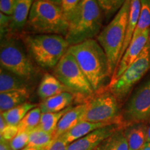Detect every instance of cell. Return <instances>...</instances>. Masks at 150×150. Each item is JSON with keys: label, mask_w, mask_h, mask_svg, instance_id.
<instances>
[{"label": "cell", "mask_w": 150, "mask_h": 150, "mask_svg": "<svg viewBox=\"0 0 150 150\" xmlns=\"http://www.w3.org/2000/svg\"><path fill=\"white\" fill-rule=\"evenodd\" d=\"M68 52L74 57L95 92L102 89L110 75L107 56L97 40L89 39L72 45Z\"/></svg>", "instance_id": "1"}, {"label": "cell", "mask_w": 150, "mask_h": 150, "mask_svg": "<svg viewBox=\"0 0 150 150\" xmlns=\"http://www.w3.org/2000/svg\"><path fill=\"white\" fill-rule=\"evenodd\" d=\"M103 16L97 0H81L68 21L65 38L70 47L97 37L102 29Z\"/></svg>", "instance_id": "2"}, {"label": "cell", "mask_w": 150, "mask_h": 150, "mask_svg": "<svg viewBox=\"0 0 150 150\" xmlns=\"http://www.w3.org/2000/svg\"><path fill=\"white\" fill-rule=\"evenodd\" d=\"M20 38L30 57L45 69H54L70 47L65 38L60 35L23 33Z\"/></svg>", "instance_id": "3"}, {"label": "cell", "mask_w": 150, "mask_h": 150, "mask_svg": "<svg viewBox=\"0 0 150 150\" xmlns=\"http://www.w3.org/2000/svg\"><path fill=\"white\" fill-rule=\"evenodd\" d=\"M130 6L131 0H126L113 19L97 36V42L102 46L107 56L111 78L120 61L122 50L126 36Z\"/></svg>", "instance_id": "4"}, {"label": "cell", "mask_w": 150, "mask_h": 150, "mask_svg": "<svg viewBox=\"0 0 150 150\" xmlns=\"http://www.w3.org/2000/svg\"><path fill=\"white\" fill-rule=\"evenodd\" d=\"M27 26L36 34H56L65 37L69 24L60 5L47 0H35Z\"/></svg>", "instance_id": "5"}, {"label": "cell", "mask_w": 150, "mask_h": 150, "mask_svg": "<svg viewBox=\"0 0 150 150\" xmlns=\"http://www.w3.org/2000/svg\"><path fill=\"white\" fill-rule=\"evenodd\" d=\"M1 67L28 82L37 76V69L29 54L15 38L6 35L1 39Z\"/></svg>", "instance_id": "6"}, {"label": "cell", "mask_w": 150, "mask_h": 150, "mask_svg": "<svg viewBox=\"0 0 150 150\" xmlns=\"http://www.w3.org/2000/svg\"><path fill=\"white\" fill-rule=\"evenodd\" d=\"M54 75L71 93L86 97H91L95 93L74 57L68 50L54 68Z\"/></svg>", "instance_id": "7"}, {"label": "cell", "mask_w": 150, "mask_h": 150, "mask_svg": "<svg viewBox=\"0 0 150 150\" xmlns=\"http://www.w3.org/2000/svg\"><path fill=\"white\" fill-rule=\"evenodd\" d=\"M85 104V111L81 122L117 123L119 114L118 99L108 88L107 90H99L98 93L92 95Z\"/></svg>", "instance_id": "8"}, {"label": "cell", "mask_w": 150, "mask_h": 150, "mask_svg": "<svg viewBox=\"0 0 150 150\" xmlns=\"http://www.w3.org/2000/svg\"><path fill=\"white\" fill-rule=\"evenodd\" d=\"M150 69V51L148 45L134 63L115 80L110 81L108 89L118 100H122L128 95L131 89Z\"/></svg>", "instance_id": "9"}, {"label": "cell", "mask_w": 150, "mask_h": 150, "mask_svg": "<svg viewBox=\"0 0 150 150\" xmlns=\"http://www.w3.org/2000/svg\"><path fill=\"white\" fill-rule=\"evenodd\" d=\"M150 118V79L137 89L124 109L123 121L129 125L142 123Z\"/></svg>", "instance_id": "10"}, {"label": "cell", "mask_w": 150, "mask_h": 150, "mask_svg": "<svg viewBox=\"0 0 150 150\" xmlns=\"http://www.w3.org/2000/svg\"><path fill=\"white\" fill-rule=\"evenodd\" d=\"M117 123L101 127L68 145L67 150H95L117 131Z\"/></svg>", "instance_id": "11"}, {"label": "cell", "mask_w": 150, "mask_h": 150, "mask_svg": "<svg viewBox=\"0 0 150 150\" xmlns=\"http://www.w3.org/2000/svg\"><path fill=\"white\" fill-rule=\"evenodd\" d=\"M149 31L150 29L146 30L145 32L138 35L136 38L131 41L125 54L122 56L117 68L112 75V78L110 79V81L115 80L116 79L120 76L123 72L138 59L143 49L147 45Z\"/></svg>", "instance_id": "12"}, {"label": "cell", "mask_w": 150, "mask_h": 150, "mask_svg": "<svg viewBox=\"0 0 150 150\" xmlns=\"http://www.w3.org/2000/svg\"><path fill=\"white\" fill-rule=\"evenodd\" d=\"M35 0H16L9 33L21 31L27 25L31 7Z\"/></svg>", "instance_id": "13"}, {"label": "cell", "mask_w": 150, "mask_h": 150, "mask_svg": "<svg viewBox=\"0 0 150 150\" xmlns=\"http://www.w3.org/2000/svg\"><path fill=\"white\" fill-rule=\"evenodd\" d=\"M86 108V104H79L74 107H71L64 114L58 124L54 134V138H59L67 131L70 130L81 121V117Z\"/></svg>", "instance_id": "14"}, {"label": "cell", "mask_w": 150, "mask_h": 150, "mask_svg": "<svg viewBox=\"0 0 150 150\" xmlns=\"http://www.w3.org/2000/svg\"><path fill=\"white\" fill-rule=\"evenodd\" d=\"M63 92L70 91L54 74L45 73L43 75L38 88V95L40 99L45 100Z\"/></svg>", "instance_id": "15"}, {"label": "cell", "mask_w": 150, "mask_h": 150, "mask_svg": "<svg viewBox=\"0 0 150 150\" xmlns=\"http://www.w3.org/2000/svg\"><path fill=\"white\" fill-rule=\"evenodd\" d=\"M74 99V95L71 92H63L58 95L45 99L40 106L42 113L58 112L70 107Z\"/></svg>", "instance_id": "16"}, {"label": "cell", "mask_w": 150, "mask_h": 150, "mask_svg": "<svg viewBox=\"0 0 150 150\" xmlns=\"http://www.w3.org/2000/svg\"><path fill=\"white\" fill-rule=\"evenodd\" d=\"M115 123L110 122H99L94 123L90 122L82 121L77 124L76 126L71 129L70 130L67 131L65 134L62 135L61 136L68 145L72 143L75 140L79 139L82 137L86 136L87 134L91 133L92 131L96 130L97 129L107 126V125H112Z\"/></svg>", "instance_id": "17"}, {"label": "cell", "mask_w": 150, "mask_h": 150, "mask_svg": "<svg viewBox=\"0 0 150 150\" xmlns=\"http://www.w3.org/2000/svg\"><path fill=\"white\" fill-rule=\"evenodd\" d=\"M147 127L142 123L131 125L125 131L129 150H140L147 143Z\"/></svg>", "instance_id": "18"}, {"label": "cell", "mask_w": 150, "mask_h": 150, "mask_svg": "<svg viewBox=\"0 0 150 150\" xmlns=\"http://www.w3.org/2000/svg\"><path fill=\"white\" fill-rule=\"evenodd\" d=\"M29 82L2 67L0 68V93L19 90H29Z\"/></svg>", "instance_id": "19"}, {"label": "cell", "mask_w": 150, "mask_h": 150, "mask_svg": "<svg viewBox=\"0 0 150 150\" xmlns=\"http://www.w3.org/2000/svg\"><path fill=\"white\" fill-rule=\"evenodd\" d=\"M29 96V90H19L0 93L1 112L7 111L27 102Z\"/></svg>", "instance_id": "20"}, {"label": "cell", "mask_w": 150, "mask_h": 150, "mask_svg": "<svg viewBox=\"0 0 150 150\" xmlns=\"http://www.w3.org/2000/svg\"><path fill=\"white\" fill-rule=\"evenodd\" d=\"M140 8H141V1L140 0H131L130 11H129L128 23H127L126 36H125V40L124 42L122 50L120 59L123 54H125L127 47L130 45L131 41H132L135 30L136 29L138 19H139Z\"/></svg>", "instance_id": "21"}, {"label": "cell", "mask_w": 150, "mask_h": 150, "mask_svg": "<svg viewBox=\"0 0 150 150\" xmlns=\"http://www.w3.org/2000/svg\"><path fill=\"white\" fill-rule=\"evenodd\" d=\"M34 108H35V104L30 102H25L12 109L1 112V114L3 115L7 125L18 126L27 112Z\"/></svg>", "instance_id": "22"}, {"label": "cell", "mask_w": 150, "mask_h": 150, "mask_svg": "<svg viewBox=\"0 0 150 150\" xmlns=\"http://www.w3.org/2000/svg\"><path fill=\"white\" fill-rule=\"evenodd\" d=\"M97 150H129L125 131L118 129L105 140Z\"/></svg>", "instance_id": "23"}, {"label": "cell", "mask_w": 150, "mask_h": 150, "mask_svg": "<svg viewBox=\"0 0 150 150\" xmlns=\"http://www.w3.org/2000/svg\"><path fill=\"white\" fill-rule=\"evenodd\" d=\"M71 107L72 106H70V107L67 108L66 109L58 112L42 113L40 123L37 127L48 133V134L54 135L60 120L64 115L65 112L70 109Z\"/></svg>", "instance_id": "24"}, {"label": "cell", "mask_w": 150, "mask_h": 150, "mask_svg": "<svg viewBox=\"0 0 150 150\" xmlns=\"http://www.w3.org/2000/svg\"><path fill=\"white\" fill-rule=\"evenodd\" d=\"M53 140V134H48L38 127H36L29 132V139L27 147L45 149Z\"/></svg>", "instance_id": "25"}, {"label": "cell", "mask_w": 150, "mask_h": 150, "mask_svg": "<svg viewBox=\"0 0 150 150\" xmlns=\"http://www.w3.org/2000/svg\"><path fill=\"white\" fill-rule=\"evenodd\" d=\"M140 1H141V8H140L139 19L132 40L145 32L146 30L150 29V0H140Z\"/></svg>", "instance_id": "26"}, {"label": "cell", "mask_w": 150, "mask_h": 150, "mask_svg": "<svg viewBox=\"0 0 150 150\" xmlns=\"http://www.w3.org/2000/svg\"><path fill=\"white\" fill-rule=\"evenodd\" d=\"M41 112L40 107H35L27 112L22 120L18 125V132L20 131H31L36 128L40 123Z\"/></svg>", "instance_id": "27"}, {"label": "cell", "mask_w": 150, "mask_h": 150, "mask_svg": "<svg viewBox=\"0 0 150 150\" xmlns=\"http://www.w3.org/2000/svg\"><path fill=\"white\" fill-rule=\"evenodd\" d=\"M103 15L109 18L112 14L117 13L126 0H97Z\"/></svg>", "instance_id": "28"}, {"label": "cell", "mask_w": 150, "mask_h": 150, "mask_svg": "<svg viewBox=\"0 0 150 150\" xmlns=\"http://www.w3.org/2000/svg\"><path fill=\"white\" fill-rule=\"evenodd\" d=\"M30 131H20L11 140L10 145L12 150H22L28 146Z\"/></svg>", "instance_id": "29"}, {"label": "cell", "mask_w": 150, "mask_h": 150, "mask_svg": "<svg viewBox=\"0 0 150 150\" xmlns=\"http://www.w3.org/2000/svg\"><path fill=\"white\" fill-rule=\"evenodd\" d=\"M80 1L81 0H61L60 6L67 22L74 13Z\"/></svg>", "instance_id": "30"}, {"label": "cell", "mask_w": 150, "mask_h": 150, "mask_svg": "<svg viewBox=\"0 0 150 150\" xmlns=\"http://www.w3.org/2000/svg\"><path fill=\"white\" fill-rule=\"evenodd\" d=\"M18 126H13V125H7L3 132L0 133L1 140H6V141L11 142L18 134Z\"/></svg>", "instance_id": "31"}, {"label": "cell", "mask_w": 150, "mask_h": 150, "mask_svg": "<svg viewBox=\"0 0 150 150\" xmlns=\"http://www.w3.org/2000/svg\"><path fill=\"white\" fill-rule=\"evenodd\" d=\"M68 144L61 136L54 138L51 143L49 145L46 150H67Z\"/></svg>", "instance_id": "32"}, {"label": "cell", "mask_w": 150, "mask_h": 150, "mask_svg": "<svg viewBox=\"0 0 150 150\" xmlns=\"http://www.w3.org/2000/svg\"><path fill=\"white\" fill-rule=\"evenodd\" d=\"M16 0H0L1 13L7 16H12Z\"/></svg>", "instance_id": "33"}, {"label": "cell", "mask_w": 150, "mask_h": 150, "mask_svg": "<svg viewBox=\"0 0 150 150\" xmlns=\"http://www.w3.org/2000/svg\"><path fill=\"white\" fill-rule=\"evenodd\" d=\"M0 150H12L10 145V142L6 141V140H1V142H0Z\"/></svg>", "instance_id": "34"}, {"label": "cell", "mask_w": 150, "mask_h": 150, "mask_svg": "<svg viewBox=\"0 0 150 150\" xmlns=\"http://www.w3.org/2000/svg\"><path fill=\"white\" fill-rule=\"evenodd\" d=\"M7 125H7L6 122L4 118L3 115L1 114V116H0V133L3 132V131L4 130Z\"/></svg>", "instance_id": "35"}, {"label": "cell", "mask_w": 150, "mask_h": 150, "mask_svg": "<svg viewBox=\"0 0 150 150\" xmlns=\"http://www.w3.org/2000/svg\"><path fill=\"white\" fill-rule=\"evenodd\" d=\"M140 150H150V142H147V143H146L145 145L142 147V149Z\"/></svg>", "instance_id": "36"}, {"label": "cell", "mask_w": 150, "mask_h": 150, "mask_svg": "<svg viewBox=\"0 0 150 150\" xmlns=\"http://www.w3.org/2000/svg\"><path fill=\"white\" fill-rule=\"evenodd\" d=\"M150 142V126L147 127V143Z\"/></svg>", "instance_id": "37"}, {"label": "cell", "mask_w": 150, "mask_h": 150, "mask_svg": "<svg viewBox=\"0 0 150 150\" xmlns=\"http://www.w3.org/2000/svg\"><path fill=\"white\" fill-rule=\"evenodd\" d=\"M47 1H50V2L56 4H58V5L61 4V0H47Z\"/></svg>", "instance_id": "38"}, {"label": "cell", "mask_w": 150, "mask_h": 150, "mask_svg": "<svg viewBox=\"0 0 150 150\" xmlns=\"http://www.w3.org/2000/svg\"><path fill=\"white\" fill-rule=\"evenodd\" d=\"M22 150H46V149H37V148L27 147L26 148H24V149H22Z\"/></svg>", "instance_id": "39"}, {"label": "cell", "mask_w": 150, "mask_h": 150, "mask_svg": "<svg viewBox=\"0 0 150 150\" xmlns=\"http://www.w3.org/2000/svg\"><path fill=\"white\" fill-rule=\"evenodd\" d=\"M147 45H148V46H149V51H150V31H149V38H148Z\"/></svg>", "instance_id": "40"}]
</instances>
